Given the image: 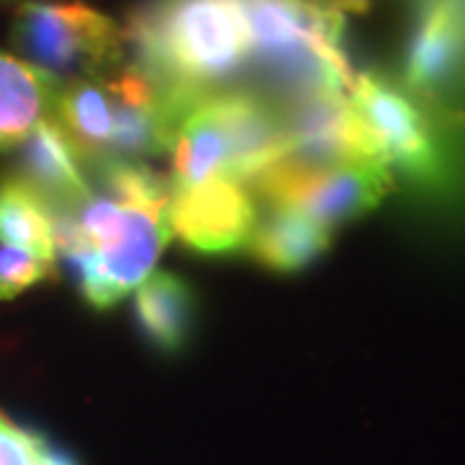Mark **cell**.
Returning <instances> with one entry per match:
<instances>
[{
    "instance_id": "cell-16",
    "label": "cell",
    "mask_w": 465,
    "mask_h": 465,
    "mask_svg": "<svg viewBox=\"0 0 465 465\" xmlns=\"http://www.w3.org/2000/svg\"><path fill=\"white\" fill-rule=\"evenodd\" d=\"M336 14H367L375 0H326Z\"/></svg>"
},
{
    "instance_id": "cell-15",
    "label": "cell",
    "mask_w": 465,
    "mask_h": 465,
    "mask_svg": "<svg viewBox=\"0 0 465 465\" xmlns=\"http://www.w3.org/2000/svg\"><path fill=\"white\" fill-rule=\"evenodd\" d=\"M52 262L39 259L29 251L0 246V302L14 300L36 282H42L52 272Z\"/></svg>"
},
{
    "instance_id": "cell-7",
    "label": "cell",
    "mask_w": 465,
    "mask_h": 465,
    "mask_svg": "<svg viewBox=\"0 0 465 465\" xmlns=\"http://www.w3.org/2000/svg\"><path fill=\"white\" fill-rule=\"evenodd\" d=\"M280 122L290 153L313 166L375 158L354 116L349 91L313 88L292 94L287 109L280 114Z\"/></svg>"
},
{
    "instance_id": "cell-12",
    "label": "cell",
    "mask_w": 465,
    "mask_h": 465,
    "mask_svg": "<svg viewBox=\"0 0 465 465\" xmlns=\"http://www.w3.org/2000/svg\"><path fill=\"white\" fill-rule=\"evenodd\" d=\"M331 243V231L298 210H272L253 225L251 256L274 272H300L313 264Z\"/></svg>"
},
{
    "instance_id": "cell-6",
    "label": "cell",
    "mask_w": 465,
    "mask_h": 465,
    "mask_svg": "<svg viewBox=\"0 0 465 465\" xmlns=\"http://www.w3.org/2000/svg\"><path fill=\"white\" fill-rule=\"evenodd\" d=\"M256 207L246 186L220 176L213 182L173 189L168 200V228L197 253L225 256L249 246Z\"/></svg>"
},
{
    "instance_id": "cell-9",
    "label": "cell",
    "mask_w": 465,
    "mask_h": 465,
    "mask_svg": "<svg viewBox=\"0 0 465 465\" xmlns=\"http://www.w3.org/2000/svg\"><path fill=\"white\" fill-rule=\"evenodd\" d=\"M465 52V0H430L419 16L406 81L416 91H434L448 81Z\"/></svg>"
},
{
    "instance_id": "cell-13",
    "label": "cell",
    "mask_w": 465,
    "mask_h": 465,
    "mask_svg": "<svg viewBox=\"0 0 465 465\" xmlns=\"http://www.w3.org/2000/svg\"><path fill=\"white\" fill-rule=\"evenodd\" d=\"M0 243L54 264V217L47 202L18 176L0 182Z\"/></svg>"
},
{
    "instance_id": "cell-1",
    "label": "cell",
    "mask_w": 465,
    "mask_h": 465,
    "mask_svg": "<svg viewBox=\"0 0 465 465\" xmlns=\"http://www.w3.org/2000/svg\"><path fill=\"white\" fill-rule=\"evenodd\" d=\"M54 253L65 259L85 302L96 311L116 305L145 282L166 249L168 204H134L88 189L67 210H52Z\"/></svg>"
},
{
    "instance_id": "cell-11",
    "label": "cell",
    "mask_w": 465,
    "mask_h": 465,
    "mask_svg": "<svg viewBox=\"0 0 465 465\" xmlns=\"http://www.w3.org/2000/svg\"><path fill=\"white\" fill-rule=\"evenodd\" d=\"M134 321L158 351L186 347L194 326V295L182 277L158 272L137 287Z\"/></svg>"
},
{
    "instance_id": "cell-4",
    "label": "cell",
    "mask_w": 465,
    "mask_h": 465,
    "mask_svg": "<svg viewBox=\"0 0 465 465\" xmlns=\"http://www.w3.org/2000/svg\"><path fill=\"white\" fill-rule=\"evenodd\" d=\"M14 45L24 60L57 81L88 78L114 65L122 54V32L109 16L84 3H26L14 21Z\"/></svg>"
},
{
    "instance_id": "cell-3",
    "label": "cell",
    "mask_w": 465,
    "mask_h": 465,
    "mask_svg": "<svg viewBox=\"0 0 465 465\" xmlns=\"http://www.w3.org/2000/svg\"><path fill=\"white\" fill-rule=\"evenodd\" d=\"M251 57L292 94L349 91L354 73L341 50V14L326 0H241Z\"/></svg>"
},
{
    "instance_id": "cell-8",
    "label": "cell",
    "mask_w": 465,
    "mask_h": 465,
    "mask_svg": "<svg viewBox=\"0 0 465 465\" xmlns=\"http://www.w3.org/2000/svg\"><path fill=\"white\" fill-rule=\"evenodd\" d=\"M81 155L67 140L57 119H45L21 143L18 179L29 183L50 210H67L88 194Z\"/></svg>"
},
{
    "instance_id": "cell-2",
    "label": "cell",
    "mask_w": 465,
    "mask_h": 465,
    "mask_svg": "<svg viewBox=\"0 0 465 465\" xmlns=\"http://www.w3.org/2000/svg\"><path fill=\"white\" fill-rule=\"evenodd\" d=\"M140 65L176 91L202 94L251 60L241 0H150L130 21Z\"/></svg>"
},
{
    "instance_id": "cell-14",
    "label": "cell",
    "mask_w": 465,
    "mask_h": 465,
    "mask_svg": "<svg viewBox=\"0 0 465 465\" xmlns=\"http://www.w3.org/2000/svg\"><path fill=\"white\" fill-rule=\"evenodd\" d=\"M0 465H75V460L47 437L29 432L0 414Z\"/></svg>"
},
{
    "instance_id": "cell-10",
    "label": "cell",
    "mask_w": 465,
    "mask_h": 465,
    "mask_svg": "<svg viewBox=\"0 0 465 465\" xmlns=\"http://www.w3.org/2000/svg\"><path fill=\"white\" fill-rule=\"evenodd\" d=\"M60 84L24 57L0 52V150L21 145L54 109Z\"/></svg>"
},
{
    "instance_id": "cell-5",
    "label": "cell",
    "mask_w": 465,
    "mask_h": 465,
    "mask_svg": "<svg viewBox=\"0 0 465 465\" xmlns=\"http://www.w3.org/2000/svg\"><path fill=\"white\" fill-rule=\"evenodd\" d=\"M349 101L362 127L370 153L385 163L399 166L414 179H437L440 158L421 112L396 85L378 75H354Z\"/></svg>"
}]
</instances>
